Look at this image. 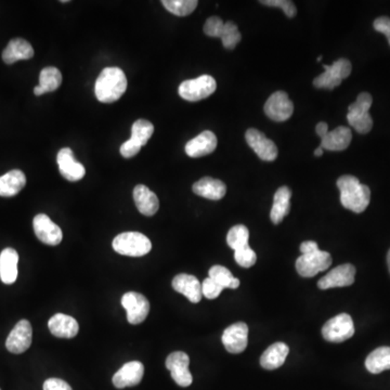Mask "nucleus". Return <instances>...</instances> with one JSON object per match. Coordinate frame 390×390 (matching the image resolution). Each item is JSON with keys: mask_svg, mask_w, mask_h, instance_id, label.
Instances as JSON below:
<instances>
[{"mask_svg": "<svg viewBox=\"0 0 390 390\" xmlns=\"http://www.w3.org/2000/svg\"><path fill=\"white\" fill-rule=\"evenodd\" d=\"M234 259L243 268H251L256 263L257 255L251 246L247 245L234 251Z\"/></svg>", "mask_w": 390, "mask_h": 390, "instance_id": "obj_37", "label": "nucleus"}, {"mask_svg": "<svg viewBox=\"0 0 390 390\" xmlns=\"http://www.w3.org/2000/svg\"><path fill=\"white\" fill-rule=\"evenodd\" d=\"M193 192L199 196L208 200L218 201L224 198L227 193L226 184L218 179L204 177L193 184Z\"/></svg>", "mask_w": 390, "mask_h": 390, "instance_id": "obj_21", "label": "nucleus"}, {"mask_svg": "<svg viewBox=\"0 0 390 390\" xmlns=\"http://www.w3.org/2000/svg\"><path fill=\"white\" fill-rule=\"evenodd\" d=\"M141 150V146H139L138 144L130 139L128 141L124 142L120 146V152L122 154V158H134L140 152Z\"/></svg>", "mask_w": 390, "mask_h": 390, "instance_id": "obj_42", "label": "nucleus"}, {"mask_svg": "<svg viewBox=\"0 0 390 390\" xmlns=\"http://www.w3.org/2000/svg\"><path fill=\"white\" fill-rule=\"evenodd\" d=\"M217 137L214 132L206 130L187 144L186 153L190 158H202L214 152L217 148Z\"/></svg>", "mask_w": 390, "mask_h": 390, "instance_id": "obj_20", "label": "nucleus"}, {"mask_svg": "<svg viewBox=\"0 0 390 390\" xmlns=\"http://www.w3.org/2000/svg\"><path fill=\"white\" fill-rule=\"evenodd\" d=\"M33 329L27 320H21L15 325L6 341V347L11 353H25L32 345Z\"/></svg>", "mask_w": 390, "mask_h": 390, "instance_id": "obj_9", "label": "nucleus"}, {"mask_svg": "<svg viewBox=\"0 0 390 390\" xmlns=\"http://www.w3.org/2000/svg\"><path fill=\"white\" fill-rule=\"evenodd\" d=\"M122 305L127 313V321L132 325H140L148 317L150 303L148 299L137 291H128L122 296Z\"/></svg>", "mask_w": 390, "mask_h": 390, "instance_id": "obj_8", "label": "nucleus"}, {"mask_svg": "<svg viewBox=\"0 0 390 390\" xmlns=\"http://www.w3.org/2000/svg\"><path fill=\"white\" fill-rule=\"evenodd\" d=\"M329 68H331V71L337 77L341 78V80L349 77V75L351 74V70H353L351 62L347 59H339L337 61L334 62L332 65H329Z\"/></svg>", "mask_w": 390, "mask_h": 390, "instance_id": "obj_40", "label": "nucleus"}, {"mask_svg": "<svg viewBox=\"0 0 390 390\" xmlns=\"http://www.w3.org/2000/svg\"><path fill=\"white\" fill-rule=\"evenodd\" d=\"M332 265L329 253L317 251L311 254L301 255L296 261V270L303 277H315L319 272L327 270Z\"/></svg>", "mask_w": 390, "mask_h": 390, "instance_id": "obj_7", "label": "nucleus"}, {"mask_svg": "<svg viewBox=\"0 0 390 390\" xmlns=\"http://www.w3.org/2000/svg\"><path fill=\"white\" fill-rule=\"evenodd\" d=\"M373 103V98L367 92H361L356 102L348 108L347 120L359 134H365L371 132L373 120L369 113Z\"/></svg>", "mask_w": 390, "mask_h": 390, "instance_id": "obj_3", "label": "nucleus"}, {"mask_svg": "<svg viewBox=\"0 0 390 390\" xmlns=\"http://www.w3.org/2000/svg\"><path fill=\"white\" fill-rule=\"evenodd\" d=\"M221 339L229 353H243L249 344V327L244 322L234 323L225 329Z\"/></svg>", "mask_w": 390, "mask_h": 390, "instance_id": "obj_15", "label": "nucleus"}, {"mask_svg": "<svg viewBox=\"0 0 390 390\" xmlns=\"http://www.w3.org/2000/svg\"><path fill=\"white\" fill-rule=\"evenodd\" d=\"M365 367L372 374L390 370V347H379L372 351L365 360Z\"/></svg>", "mask_w": 390, "mask_h": 390, "instance_id": "obj_29", "label": "nucleus"}, {"mask_svg": "<svg viewBox=\"0 0 390 390\" xmlns=\"http://www.w3.org/2000/svg\"><path fill=\"white\" fill-rule=\"evenodd\" d=\"M289 348L284 343H275L267 348L266 351L260 358V365L263 369L277 370L284 365L285 360L289 356Z\"/></svg>", "mask_w": 390, "mask_h": 390, "instance_id": "obj_25", "label": "nucleus"}, {"mask_svg": "<svg viewBox=\"0 0 390 390\" xmlns=\"http://www.w3.org/2000/svg\"><path fill=\"white\" fill-rule=\"evenodd\" d=\"M57 162L59 165L60 174L66 180L78 181L85 176V167L74 158L73 151L71 149L64 148L60 150L58 153Z\"/></svg>", "mask_w": 390, "mask_h": 390, "instance_id": "obj_17", "label": "nucleus"}, {"mask_svg": "<svg viewBox=\"0 0 390 390\" xmlns=\"http://www.w3.org/2000/svg\"><path fill=\"white\" fill-rule=\"evenodd\" d=\"M315 156H323V148H322V146H319V148L315 149Z\"/></svg>", "mask_w": 390, "mask_h": 390, "instance_id": "obj_48", "label": "nucleus"}, {"mask_svg": "<svg viewBox=\"0 0 390 390\" xmlns=\"http://www.w3.org/2000/svg\"><path fill=\"white\" fill-rule=\"evenodd\" d=\"M62 84L61 72L54 66H48L40 72L39 86L47 92H56Z\"/></svg>", "mask_w": 390, "mask_h": 390, "instance_id": "obj_31", "label": "nucleus"}, {"mask_svg": "<svg viewBox=\"0 0 390 390\" xmlns=\"http://www.w3.org/2000/svg\"><path fill=\"white\" fill-rule=\"evenodd\" d=\"M44 390H73L65 381L60 379H49L44 383Z\"/></svg>", "mask_w": 390, "mask_h": 390, "instance_id": "obj_44", "label": "nucleus"}, {"mask_svg": "<svg viewBox=\"0 0 390 390\" xmlns=\"http://www.w3.org/2000/svg\"><path fill=\"white\" fill-rule=\"evenodd\" d=\"M356 268L351 263H345L334 268L317 283L321 289H334V287H351L355 282Z\"/></svg>", "mask_w": 390, "mask_h": 390, "instance_id": "obj_14", "label": "nucleus"}, {"mask_svg": "<svg viewBox=\"0 0 390 390\" xmlns=\"http://www.w3.org/2000/svg\"><path fill=\"white\" fill-rule=\"evenodd\" d=\"M337 187L341 191V202L345 208L357 214L367 210L371 201L369 187L360 184L359 179L351 175L339 178Z\"/></svg>", "mask_w": 390, "mask_h": 390, "instance_id": "obj_1", "label": "nucleus"}, {"mask_svg": "<svg viewBox=\"0 0 390 390\" xmlns=\"http://www.w3.org/2000/svg\"><path fill=\"white\" fill-rule=\"evenodd\" d=\"M172 285L175 291L184 295L191 303H198L202 299V283L194 275L187 273L176 275Z\"/></svg>", "mask_w": 390, "mask_h": 390, "instance_id": "obj_18", "label": "nucleus"}, {"mask_svg": "<svg viewBox=\"0 0 390 390\" xmlns=\"http://www.w3.org/2000/svg\"><path fill=\"white\" fill-rule=\"evenodd\" d=\"M325 66V73L317 76L313 80V86L315 88H325V89H334L335 87H339L343 80L337 77L333 72L331 71L329 65Z\"/></svg>", "mask_w": 390, "mask_h": 390, "instance_id": "obj_36", "label": "nucleus"}, {"mask_svg": "<svg viewBox=\"0 0 390 390\" xmlns=\"http://www.w3.org/2000/svg\"><path fill=\"white\" fill-rule=\"evenodd\" d=\"M260 4L261 5L268 6V7L280 8L287 17H296V6L291 0H263Z\"/></svg>", "mask_w": 390, "mask_h": 390, "instance_id": "obj_38", "label": "nucleus"}, {"mask_svg": "<svg viewBox=\"0 0 390 390\" xmlns=\"http://www.w3.org/2000/svg\"><path fill=\"white\" fill-rule=\"evenodd\" d=\"M48 327L52 335L59 339H73L80 331L77 321L71 315L57 313L50 317Z\"/></svg>", "mask_w": 390, "mask_h": 390, "instance_id": "obj_19", "label": "nucleus"}, {"mask_svg": "<svg viewBox=\"0 0 390 390\" xmlns=\"http://www.w3.org/2000/svg\"><path fill=\"white\" fill-rule=\"evenodd\" d=\"M221 42L226 49H234L242 39V35L239 32L238 25L229 21L225 23L224 32L221 35Z\"/></svg>", "mask_w": 390, "mask_h": 390, "instance_id": "obj_35", "label": "nucleus"}, {"mask_svg": "<svg viewBox=\"0 0 390 390\" xmlns=\"http://www.w3.org/2000/svg\"><path fill=\"white\" fill-rule=\"evenodd\" d=\"M134 200L139 212L144 216H153L160 208V202L156 193L144 184H138L134 188Z\"/></svg>", "mask_w": 390, "mask_h": 390, "instance_id": "obj_22", "label": "nucleus"}, {"mask_svg": "<svg viewBox=\"0 0 390 390\" xmlns=\"http://www.w3.org/2000/svg\"><path fill=\"white\" fill-rule=\"evenodd\" d=\"M217 82L210 75H202L195 80H184L179 86V96L187 101L205 99L216 92Z\"/></svg>", "mask_w": 390, "mask_h": 390, "instance_id": "obj_5", "label": "nucleus"}, {"mask_svg": "<svg viewBox=\"0 0 390 390\" xmlns=\"http://www.w3.org/2000/svg\"><path fill=\"white\" fill-rule=\"evenodd\" d=\"M210 279L214 280L217 284L220 285L224 289H238L240 287V280L237 277H233L232 273L229 269L225 268L222 266H214L210 269Z\"/></svg>", "mask_w": 390, "mask_h": 390, "instance_id": "obj_30", "label": "nucleus"}, {"mask_svg": "<svg viewBox=\"0 0 390 390\" xmlns=\"http://www.w3.org/2000/svg\"><path fill=\"white\" fill-rule=\"evenodd\" d=\"M353 134L345 126H339L321 139V146L329 151H344L351 146Z\"/></svg>", "mask_w": 390, "mask_h": 390, "instance_id": "obj_27", "label": "nucleus"}, {"mask_svg": "<svg viewBox=\"0 0 390 390\" xmlns=\"http://www.w3.org/2000/svg\"><path fill=\"white\" fill-rule=\"evenodd\" d=\"M33 57V47L29 42L22 38L10 40L3 52V60L6 64H13L20 60H30Z\"/></svg>", "mask_w": 390, "mask_h": 390, "instance_id": "obj_24", "label": "nucleus"}, {"mask_svg": "<svg viewBox=\"0 0 390 390\" xmlns=\"http://www.w3.org/2000/svg\"><path fill=\"white\" fill-rule=\"evenodd\" d=\"M291 191L289 187L284 186L277 189L273 199L270 218L273 224L279 225L289 215L291 210Z\"/></svg>", "mask_w": 390, "mask_h": 390, "instance_id": "obj_26", "label": "nucleus"}, {"mask_svg": "<svg viewBox=\"0 0 390 390\" xmlns=\"http://www.w3.org/2000/svg\"><path fill=\"white\" fill-rule=\"evenodd\" d=\"M224 287L217 284L210 277H207L202 283V294L207 299H215L221 294Z\"/></svg>", "mask_w": 390, "mask_h": 390, "instance_id": "obj_41", "label": "nucleus"}, {"mask_svg": "<svg viewBox=\"0 0 390 390\" xmlns=\"http://www.w3.org/2000/svg\"><path fill=\"white\" fill-rule=\"evenodd\" d=\"M294 112V104L284 92H275L265 104V113L275 122H284Z\"/></svg>", "mask_w": 390, "mask_h": 390, "instance_id": "obj_11", "label": "nucleus"}, {"mask_svg": "<svg viewBox=\"0 0 390 390\" xmlns=\"http://www.w3.org/2000/svg\"><path fill=\"white\" fill-rule=\"evenodd\" d=\"M247 144L254 150L259 158L266 162H273L277 158V148L275 142L267 138L263 132L251 128L245 134Z\"/></svg>", "mask_w": 390, "mask_h": 390, "instance_id": "obj_12", "label": "nucleus"}, {"mask_svg": "<svg viewBox=\"0 0 390 390\" xmlns=\"http://www.w3.org/2000/svg\"><path fill=\"white\" fill-rule=\"evenodd\" d=\"M153 132H154V126L152 122L146 120H138L132 125V138L130 139L142 148L148 144Z\"/></svg>", "mask_w": 390, "mask_h": 390, "instance_id": "obj_32", "label": "nucleus"}, {"mask_svg": "<svg viewBox=\"0 0 390 390\" xmlns=\"http://www.w3.org/2000/svg\"><path fill=\"white\" fill-rule=\"evenodd\" d=\"M387 265H388V269H389V272H390V249L389 251H388V254H387Z\"/></svg>", "mask_w": 390, "mask_h": 390, "instance_id": "obj_49", "label": "nucleus"}, {"mask_svg": "<svg viewBox=\"0 0 390 390\" xmlns=\"http://www.w3.org/2000/svg\"><path fill=\"white\" fill-rule=\"evenodd\" d=\"M315 132H317L320 138H325V137L329 134V126H327V122H319V124L317 125V127H315Z\"/></svg>", "mask_w": 390, "mask_h": 390, "instance_id": "obj_46", "label": "nucleus"}, {"mask_svg": "<svg viewBox=\"0 0 390 390\" xmlns=\"http://www.w3.org/2000/svg\"><path fill=\"white\" fill-rule=\"evenodd\" d=\"M19 254L15 249L8 247L0 254V280L5 284H12L18 279Z\"/></svg>", "mask_w": 390, "mask_h": 390, "instance_id": "obj_23", "label": "nucleus"}, {"mask_svg": "<svg viewBox=\"0 0 390 390\" xmlns=\"http://www.w3.org/2000/svg\"><path fill=\"white\" fill-rule=\"evenodd\" d=\"M374 29L379 33L384 34L387 37L390 46V18L379 17L374 21Z\"/></svg>", "mask_w": 390, "mask_h": 390, "instance_id": "obj_43", "label": "nucleus"}, {"mask_svg": "<svg viewBox=\"0 0 390 390\" xmlns=\"http://www.w3.org/2000/svg\"><path fill=\"white\" fill-rule=\"evenodd\" d=\"M355 334V325L351 315L341 313L329 320L322 327V335L329 343H343Z\"/></svg>", "mask_w": 390, "mask_h": 390, "instance_id": "obj_6", "label": "nucleus"}, {"mask_svg": "<svg viewBox=\"0 0 390 390\" xmlns=\"http://www.w3.org/2000/svg\"><path fill=\"white\" fill-rule=\"evenodd\" d=\"M162 4L172 15L187 17L196 9L199 3L196 0H164Z\"/></svg>", "mask_w": 390, "mask_h": 390, "instance_id": "obj_33", "label": "nucleus"}, {"mask_svg": "<svg viewBox=\"0 0 390 390\" xmlns=\"http://www.w3.org/2000/svg\"><path fill=\"white\" fill-rule=\"evenodd\" d=\"M0 390H1V389H0Z\"/></svg>", "mask_w": 390, "mask_h": 390, "instance_id": "obj_51", "label": "nucleus"}, {"mask_svg": "<svg viewBox=\"0 0 390 390\" xmlns=\"http://www.w3.org/2000/svg\"><path fill=\"white\" fill-rule=\"evenodd\" d=\"M34 94H36V96H43L44 94H46L45 90L43 89V88L40 87L39 85L36 86L35 88H34Z\"/></svg>", "mask_w": 390, "mask_h": 390, "instance_id": "obj_47", "label": "nucleus"}, {"mask_svg": "<svg viewBox=\"0 0 390 390\" xmlns=\"http://www.w3.org/2000/svg\"><path fill=\"white\" fill-rule=\"evenodd\" d=\"M127 89V78L120 68H106L100 73L94 86L96 99L102 103L118 101Z\"/></svg>", "mask_w": 390, "mask_h": 390, "instance_id": "obj_2", "label": "nucleus"}, {"mask_svg": "<svg viewBox=\"0 0 390 390\" xmlns=\"http://www.w3.org/2000/svg\"><path fill=\"white\" fill-rule=\"evenodd\" d=\"M36 237L44 244L56 246L62 242L63 234L61 228L45 214H39L33 220Z\"/></svg>", "mask_w": 390, "mask_h": 390, "instance_id": "obj_13", "label": "nucleus"}, {"mask_svg": "<svg viewBox=\"0 0 390 390\" xmlns=\"http://www.w3.org/2000/svg\"><path fill=\"white\" fill-rule=\"evenodd\" d=\"M144 365L141 362L132 361L122 365L113 376V384L118 389L132 387L141 383L144 379Z\"/></svg>", "mask_w": 390, "mask_h": 390, "instance_id": "obj_16", "label": "nucleus"}, {"mask_svg": "<svg viewBox=\"0 0 390 390\" xmlns=\"http://www.w3.org/2000/svg\"><path fill=\"white\" fill-rule=\"evenodd\" d=\"M317 62H320V61H321V60H322V57H321V56H320V57L317 58Z\"/></svg>", "mask_w": 390, "mask_h": 390, "instance_id": "obj_50", "label": "nucleus"}, {"mask_svg": "<svg viewBox=\"0 0 390 390\" xmlns=\"http://www.w3.org/2000/svg\"><path fill=\"white\" fill-rule=\"evenodd\" d=\"M113 249L124 256L141 257L150 253L152 243L142 233L124 232L114 239Z\"/></svg>", "mask_w": 390, "mask_h": 390, "instance_id": "obj_4", "label": "nucleus"}, {"mask_svg": "<svg viewBox=\"0 0 390 390\" xmlns=\"http://www.w3.org/2000/svg\"><path fill=\"white\" fill-rule=\"evenodd\" d=\"M189 365L190 358L182 351H176L167 357L166 367L170 370L172 379L181 387H189L192 384L193 377L189 371Z\"/></svg>", "mask_w": 390, "mask_h": 390, "instance_id": "obj_10", "label": "nucleus"}, {"mask_svg": "<svg viewBox=\"0 0 390 390\" xmlns=\"http://www.w3.org/2000/svg\"><path fill=\"white\" fill-rule=\"evenodd\" d=\"M26 177L20 170H10L0 177V196L11 198L25 187Z\"/></svg>", "mask_w": 390, "mask_h": 390, "instance_id": "obj_28", "label": "nucleus"}, {"mask_svg": "<svg viewBox=\"0 0 390 390\" xmlns=\"http://www.w3.org/2000/svg\"><path fill=\"white\" fill-rule=\"evenodd\" d=\"M225 22L218 17H210L205 22L204 33L210 37H221L224 32Z\"/></svg>", "mask_w": 390, "mask_h": 390, "instance_id": "obj_39", "label": "nucleus"}, {"mask_svg": "<svg viewBox=\"0 0 390 390\" xmlns=\"http://www.w3.org/2000/svg\"><path fill=\"white\" fill-rule=\"evenodd\" d=\"M249 229L243 226V225H238V226L232 227V228L229 230L228 235H227V243H228L229 246H230L233 251H237V249L247 246V245H249Z\"/></svg>", "mask_w": 390, "mask_h": 390, "instance_id": "obj_34", "label": "nucleus"}, {"mask_svg": "<svg viewBox=\"0 0 390 390\" xmlns=\"http://www.w3.org/2000/svg\"><path fill=\"white\" fill-rule=\"evenodd\" d=\"M317 251H319V246L315 241H306V242L301 244V252L303 255L311 254V253L317 252Z\"/></svg>", "mask_w": 390, "mask_h": 390, "instance_id": "obj_45", "label": "nucleus"}]
</instances>
